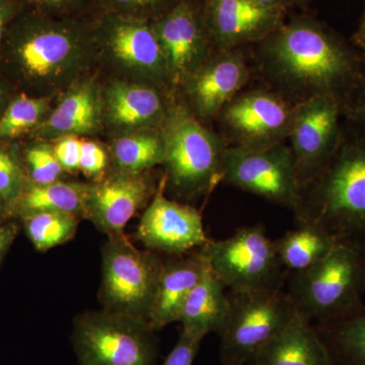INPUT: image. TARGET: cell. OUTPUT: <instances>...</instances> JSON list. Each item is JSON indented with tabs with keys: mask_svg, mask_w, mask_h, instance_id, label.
I'll list each match as a JSON object with an SVG mask.
<instances>
[{
	"mask_svg": "<svg viewBox=\"0 0 365 365\" xmlns=\"http://www.w3.org/2000/svg\"><path fill=\"white\" fill-rule=\"evenodd\" d=\"M261 43L270 71L306 98L317 95L339 98L359 76L349 48L311 16L292 19Z\"/></svg>",
	"mask_w": 365,
	"mask_h": 365,
	"instance_id": "obj_1",
	"label": "cell"
},
{
	"mask_svg": "<svg viewBox=\"0 0 365 365\" xmlns=\"http://www.w3.org/2000/svg\"><path fill=\"white\" fill-rule=\"evenodd\" d=\"M93 42V28L86 21L26 9L9 26L0 54L20 81L49 88L81 69Z\"/></svg>",
	"mask_w": 365,
	"mask_h": 365,
	"instance_id": "obj_2",
	"label": "cell"
},
{
	"mask_svg": "<svg viewBox=\"0 0 365 365\" xmlns=\"http://www.w3.org/2000/svg\"><path fill=\"white\" fill-rule=\"evenodd\" d=\"M299 223H312L338 240L365 235V143H343L328 165L302 187L294 212Z\"/></svg>",
	"mask_w": 365,
	"mask_h": 365,
	"instance_id": "obj_3",
	"label": "cell"
},
{
	"mask_svg": "<svg viewBox=\"0 0 365 365\" xmlns=\"http://www.w3.org/2000/svg\"><path fill=\"white\" fill-rule=\"evenodd\" d=\"M289 275L287 292L313 325L341 318L364 304V261L356 240H341L323 260Z\"/></svg>",
	"mask_w": 365,
	"mask_h": 365,
	"instance_id": "obj_4",
	"label": "cell"
},
{
	"mask_svg": "<svg viewBox=\"0 0 365 365\" xmlns=\"http://www.w3.org/2000/svg\"><path fill=\"white\" fill-rule=\"evenodd\" d=\"M163 141L170 185L182 197L207 193L222 181L227 148L184 108L165 116Z\"/></svg>",
	"mask_w": 365,
	"mask_h": 365,
	"instance_id": "obj_5",
	"label": "cell"
},
{
	"mask_svg": "<svg viewBox=\"0 0 365 365\" xmlns=\"http://www.w3.org/2000/svg\"><path fill=\"white\" fill-rule=\"evenodd\" d=\"M155 332L145 319L86 312L74 321L72 345L81 365H157Z\"/></svg>",
	"mask_w": 365,
	"mask_h": 365,
	"instance_id": "obj_6",
	"label": "cell"
},
{
	"mask_svg": "<svg viewBox=\"0 0 365 365\" xmlns=\"http://www.w3.org/2000/svg\"><path fill=\"white\" fill-rule=\"evenodd\" d=\"M201 250L228 292L279 289L289 274L262 225L239 228L227 239L209 240Z\"/></svg>",
	"mask_w": 365,
	"mask_h": 365,
	"instance_id": "obj_7",
	"label": "cell"
},
{
	"mask_svg": "<svg viewBox=\"0 0 365 365\" xmlns=\"http://www.w3.org/2000/svg\"><path fill=\"white\" fill-rule=\"evenodd\" d=\"M220 337L222 364L247 365L255 353L299 316L287 292H232Z\"/></svg>",
	"mask_w": 365,
	"mask_h": 365,
	"instance_id": "obj_8",
	"label": "cell"
},
{
	"mask_svg": "<svg viewBox=\"0 0 365 365\" xmlns=\"http://www.w3.org/2000/svg\"><path fill=\"white\" fill-rule=\"evenodd\" d=\"M163 265L158 254L137 249L124 232L108 237L101 287L105 309L148 322Z\"/></svg>",
	"mask_w": 365,
	"mask_h": 365,
	"instance_id": "obj_9",
	"label": "cell"
},
{
	"mask_svg": "<svg viewBox=\"0 0 365 365\" xmlns=\"http://www.w3.org/2000/svg\"><path fill=\"white\" fill-rule=\"evenodd\" d=\"M222 181L295 212L302 199V184L294 155L282 143L266 146L227 148Z\"/></svg>",
	"mask_w": 365,
	"mask_h": 365,
	"instance_id": "obj_10",
	"label": "cell"
},
{
	"mask_svg": "<svg viewBox=\"0 0 365 365\" xmlns=\"http://www.w3.org/2000/svg\"><path fill=\"white\" fill-rule=\"evenodd\" d=\"M339 98L333 96H313L294 108L288 136L302 189L318 176L339 148Z\"/></svg>",
	"mask_w": 365,
	"mask_h": 365,
	"instance_id": "obj_11",
	"label": "cell"
},
{
	"mask_svg": "<svg viewBox=\"0 0 365 365\" xmlns=\"http://www.w3.org/2000/svg\"><path fill=\"white\" fill-rule=\"evenodd\" d=\"M167 61L170 81H186L207 61L209 36L198 0H178L150 21Z\"/></svg>",
	"mask_w": 365,
	"mask_h": 365,
	"instance_id": "obj_12",
	"label": "cell"
},
{
	"mask_svg": "<svg viewBox=\"0 0 365 365\" xmlns=\"http://www.w3.org/2000/svg\"><path fill=\"white\" fill-rule=\"evenodd\" d=\"M95 39L128 68L148 78H169L167 61L150 21L101 14L93 25Z\"/></svg>",
	"mask_w": 365,
	"mask_h": 365,
	"instance_id": "obj_13",
	"label": "cell"
},
{
	"mask_svg": "<svg viewBox=\"0 0 365 365\" xmlns=\"http://www.w3.org/2000/svg\"><path fill=\"white\" fill-rule=\"evenodd\" d=\"M201 6L210 39L223 51L265 40L285 23L287 14L255 0H201Z\"/></svg>",
	"mask_w": 365,
	"mask_h": 365,
	"instance_id": "obj_14",
	"label": "cell"
},
{
	"mask_svg": "<svg viewBox=\"0 0 365 365\" xmlns=\"http://www.w3.org/2000/svg\"><path fill=\"white\" fill-rule=\"evenodd\" d=\"M138 239L150 251L170 256L191 253L209 241L198 210L163 193L155 195L141 216Z\"/></svg>",
	"mask_w": 365,
	"mask_h": 365,
	"instance_id": "obj_15",
	"label": "cell"
},
{
	"mask_svg": "<svg viewBox=\"0 0 365 365\" xmlns=\"http://www.w3.org/2000/svg\"><path fill=\"white\" fill-rule=\"evenodd\" d=\"M294 109L274 93L256 91L237 96L222 113L237 145L266 146L289 135Z\"/></svg>",
	"mask_w": 365,
	"mask_h": 365,
	"instance_id": "obj_16",
	"label": "cell"
},
{
	"mask_svg": "<svg viewBox=\"0 0 365 365\" xmlns=\"http://www.w3.org/2000/svg\"><path fill=\"white\" fill-rule=\"evenodd\" d=\"M150 185L143 174H117L86 187L85 218L108 237L123 234L129 220L150 195Z\"/></svg>",
	"mask_w": 365,
	"mask_h": 365,
	"instance_id": "obj_17",
	"label": "cell"
},
{
	"mask_svg": "<svg viewBox=\"0 0 365 365\" xmlns=\"http://www.w3.org/2000/svg\"><path fill=\"white\" fill-rule=\"evenodd\" d=\"M248 78V66L241 53L227 50L204 62L186 81L196 111L202 118H211L237 97Z\"/></svg>",
	"mask_w": 365,
	"mask_h": 365,
	"instance_id": "obj_18",
	"label": "cell"
},
{
	"mask_svg": "<svg viewBox=\"0 0 365 365\" xmlns=\"http://www.w3.org/2000/svg\"><path fill=\"white\" fill-rule=\"evenodd\" d=\"M207 258L199 249L191 253L170 256L163 261L157 290L148 322L155 331L178 322L182 304L203 274L207 270Z\"/></svg>",
	"mask_w": 365,
	"mask_h": 365,
	"instance_id": "obj_19",
	"label": "cell"
},
{
	"mask_svg": "<svg viewBox=\"0 0 365 365\" xmlns=\"http://www.w3.org/2000/svg\"><path fill=\"white\" fill-rule=\"evenodd\" d=\"M247 365H334L316 327L302 314L262 346Z\"/></svg>",
	"mask_w": 365,
	"mask_h": 365,
	"instance_id": "obj_20",
	"label": "cell"
},
{
	"mask_svg": "<svg viewBox=\"0 0 365 365\" xmlns=\"http://www.w3.org/2000/svg\"><path fill=\"white\" fill-rule=\"evenodd\" d=\"M230 311L227 287L208 267L182 304L178 322L182 331L205 337L209 333L220 335Z\"/></svg>",
	"mask_w": 365,
	"mask_h": 365,
	"instance_id": "obj_21",
	"label": "cell"
},
{
	"mask_svg": "<svg viewBox=\"0 0 365 365\" xmlns=\"http://www.w3.org/2000/svg\"><path fill=\"white\" fill-rule=\"evenodd\" d=\"M108 115L121 127L153 126L165 120V106L160 93L150 86L113 83L106 93Z\"/></svg>",
	"mask_w": 365,
	"mask_h": 365,
	"instance_id": "obj_22",
	"label": "cell"
},
{
	"mask_svg": "<svg viewBox=\"0 0 365 365\" xmlns=\"http://www.w3.org/2000/svg\"><path fill=\"white\" fill-rule=\"evenodd\" d=\"M101 121V101L97 88L85 83L71 91L58 107L37 126L42 137L68 136L91 133Z\"/></svg>",
	"mask_w": 365,
	"mask_h": 365,
	"instance_id": "obj_23",
	"label": "cell"
},
{
	"mask_svg": "<svg viewBox=\"0 0 365 365\" xmlns=\"http://www.w3.org/2000/svg\"><path fill=\"white\" fill-rule=\"evenodd\" d=\"M340 240L312 223L299 227L274 241L283 267L288 272H299L323 260Z\"/></svg>",
	"mask_w": 365,
	"mask_h": 365,
	"instance_id": "obj_24",
	"label": "cell"
},
{
	"mask_svg": "<svg viewBox=\"0 0 365 365\" xmlns=\"http://www.w3.org/2000/svg\"><path fill=\"white\" fill-rule=\"evenodd\" d=\"M314 326L334 365H365V304L341 318Z\"/></svg>",
	"mask_w": 365,
	"mask_h": 365,
	"instance_id": "obj_25",
	"label": "cell"
},
{
	"mask_svg": "<svg viewBox=\"0 0 365 365\" xmlns=\"http://www.w3.org/2000/svg\"><path fill=\"white\" fill-rule=\"evenodd\" d=\"M86 187L78 182L56 181L51 184L31 182L24 187L14 205L23 216L43 211H58L85 218Z\"/></svg>",
	"mask_w": 365,
	"mask_h": 365,
	"instance_id": "obj_26",
	"label": "cell"
},
{
	"mask_svg": "<svg viewBox=\"0 0 365 365\" xmlns=\"http://www.w3.org/2000/svg\"><path fill=\"white\" fill-rule=\"evenodd\" d=\"M113 153L119 172L129 174H143V170L163 163L165 160L163 137L151 132L118 138Z\"/></svg>",
	"mask_w": 365,
	"mask_h": 365,
	"instance_id": "obj_27",
	"label": "cell"
},
{
	"mask_svg": "<svg viewBox=\"0 0 365 365\" xmlns=\"http://www.w3.org/2000/svg\"><path fill=\"white\" fill-rule=\"evenodd\" d=\"M25 228L34 247L40 252L66 244L78 230V216L58 211H43L24 216Z\"/></svg>",
	"mask_w": 365,
	"mask_h": 365,
	"instance_id": "obj_28",
	"label": "cell"
},
{
	"mask_svg": "<svg viewBox=\"0 0 365 365\" xmlns=\"http://www.w3.org/2000/svg\"><path fill=\"white\" fill-rule=\"evenodd\" d=\"M49 103L50 98L47 97L21 95L14 98L0 116V138H16L37 127Z\"/></svg>",
	"mask_w": 365,
	"mask_h": 365,
	"instance_id": "obj_29",
	"label": "cell"
},
{
	"mask_svg": "<svg viewBox=\"0 0 365 365\" xmlns=\"http://www.w3.org/2000/svg\"><path fill=\"white\" fill-rule=\"evenodd\" d=\"M26 165L34 184L46 185L58 181L63 172L54 148L45 143L31 146L26 151Z\"/></svg>",
	"mask_w": 365,
	"mask_h": 365,
	"instance_id": "obj_30",
	"label": "cell"
},
{
	"mask_svg": "<svg viewBox=\"0 0 365 365\" xmlns=\"http://www.w3.org/2000/svg\"><path fill=\"white\" fill-rule=\"evenodd\" d=\"M178 0H95L101 14H121L151 21L174 6Z\"/></svg>",
	"mask_w": 365,
	"mask_h": 365,
	"instance_id": "obj_31",
	"label": "cell"
},
{
	"mask_svg": "<svg viewBox=\"0 0 365 365\" xmlns=\"http://www.w3.org/2000/svg\"><path fill=\"white\" fill-rule=\"evenodd\" d=\"M24 187L23 168L14 150L0 148V198L9 205H14Z\"/></svg>",
	"mask_w": 365,
	"mask_h": 365,
	"instance_id": "obj_32",
	"label": "cell"
},
{
	"mask_svg": "<svg viewBox=\"0 0 365 365\" xmlns=\"http://www.w3.org/2000/svg\"><path fill=\"white\" fill-rule=\"evenodd\" d=\"M26 9L58 16V18H76V13L85 6V0H21Z\"/></svg>",
	"mask_w": 365,
	"mask_h": 365,
	"instance_id": "obj_33",
	"label": "cell"
},
{
	"mask_svg": "<svg viewBox=\"0 0 365 365\" xmlns=\"http://www.w3.org/2000/svg\"><path fill=\"white\" fill-rule=\"evenodd\" d=\"M202 337L182 331L179 340L168 355L163 365H192L199 350Z\"/></svg>",
	"mask_w": 365,
	"mask_h": 365,
	"instance_id": "obj_34",
	"label": "cell"
},
{
	"mask_svg": "<svg viewBox=\"0 0 365 365\" xmlns=\"http://www.w3.org/2000/svg\"><path fill=\"white\" fill-rule=\"evenodd\" d=\"M107 153L93 141H83L79 170L88 177H98L107 167Z\"/></svg>",
	"mask_w": 365,
	"mask_h": 365,
	"instance_id": "obj_35",
	"label": "cell"
},
{
	"mask_svg": "<svg viewBox=\"0 0 365 365\" xmlns=\"http://www.w3.org/2000/svg\"><path fill=\"white\" fill-rule=\"evenodd\" d=\"M81 145H83V141L79 140L74 135H68L59 139L55 148H53L57 160L63 170L69 172L79 170Z\"/></svg>",
	"mask_w": 365,
	"mask_h": 365,
	"instance_id": "obj_36",
	"label": "cell"
},
{
	"mask_svg": "<svg viewBox=\"0 0 365 365\" xmlns=\"http://www.w3.org/2000/svg\"><path fill=\"white\" fill-rule=\"evenodd\" d=\"M25 9L21 0H0V48L9 26Z\"/></svg>",
	"mask_w": 365,
	"mask_h": 365,
	"instance_id": "obj_37",
	"label": "cell"
},
{
	"mask_svg": "<svg viewBox=\"0 0 365 365\" xmlns=\"http://www.w3.org/2000/svg\"><path fill=\"white\" fill-rule=\"evenodd\" d=\"M16 235V227L14 225H1L0 227V260L11 246Z\"/></svg>",
	"mask_w": 365,
	"mask_h": 365,
	"instance_id": "obj_38",
	"label": "cell"
},
{
	"mask_svg": "<svg viewBox=\"0 0 365 365\" xmlns=\"http://www.w3.org/2000/svg\"><path fill=\"white\" fill-rule=\"evenodd\" d=\"M255 1L260 2L264 6L277 7L281 9H287L290 6L288 0H255Z\"/></svg>",
	"mask_w": 365,
	"mask_h": 365,
	"instance_id": "obj_39",
	"label": "cell"
},
{
	"mask_svg": "<svg viewBox=\"0 0 365 365\" xmlns=\"http://www.w3.org/2000/svg\"><path fill=\"white\" fill-rule=\"evenodd\" d=\"M354 41L356 44L365 41V9L364 14H362L361 20H360L359 29H357L356 33H355Z\"/></svg>",
	"mask_w": 365,
	"mask_h": 365,
	"instance_id": "obj_40",
	"label": "cell"
},
{
	"mask_svg": "<svg viewBox=\"0 0 365 365\" xmlns=\"http://www.w3.org/2000/svg\"><path fill=\"white\" fill-rule=\"evenodd\" d=\"M354 114L365 123V91L364 95H362V98H360L359 102L356 103V106H355Z\"/></svg>",
	"mask_w": 365,
	"mask_h": 365,
	"instance_id": "obj_41",
	"label": "cell"
},
{
	"mask_svg": "<svg viewBox=\"0 0 365 365\" xmlns=\"http://www.w3.org/2000/svg\"><path fill=\"white\" fill-rule=\"evenodd\" d=\"M6 91L4 88V86H2V83H0V113H1L2 109L4 108V105H6Z\"/></svg>",
	"mask_w": 365,
	"mask_h": 365,
	"instance_id": "obj_42",
	"label": "cell"
},
{
	"mask_svg": "<svg viewBox=\"0 0 365 365\" xmlns=\"http://www.w3.org/2000/svg\"><path fill=\"white\" fill-rule=\"evenodd\" d=\"M311 1L312 0H288L290 6H306V4H309Z\"/></svg>",
	"mask_w": 365,
	"mask_h": 365,
	"instance_id": "obj_43",
	"label": "cell"
},
{
	"mask_svg": "<svg viewBox=\"0 0 365 365\" xmlns=\"http://www.w3.org/2000/svg\"><path fill=\"white\" fill-rule=\"evenodd\" d=\"M359 242L360 249H361L362 256H364V267H365V235L356 240Z\"/></svg>",
	"mask_w": 365,
	"mask_h": 365,
	"instance_id": "obj_44",
	"label": "cell"
},
{
	"mask_svg": "<svg viewBox=\"0 0 365 365\" xmlns=\"http://www.w3.org/2000/svg\"><path fill=\"white\" fill-rule=\"evenodd\" d=\"M359 47L360 48V50H361L362 55H364V60H365V41L364 42L359 43Z\"/></svg>",
	"mask_w": 365,
	"mask_h": 365,
	"instance_id": "obj_45",
	"label": "cell"
},
{
	"mask_svg": "<svg viewBox=\"0 0 365 365\" xmlns=\"http://www.w3.org/2000/svg\"><path fill=\"white\" fill-rule=\"evenodd\" d=\"M4 205H6V202L0 198V217H1L2 213H4Z\"/></svg>",
	"mask_w": 365,
	"mask_h": 365,
	"instance_id": "obj_46",
	"label": "cell"
},
{
	"mask_svg": "<svg viewBox=\"0 0 365 365\" xmlns=\"http://www.w3.org/2000/svg\"><path fill=\"white\" fill-rule=\"evenodd\" d=\"M222 365H234V364H222Z\"/></svg>",
	"mask_w": 365,
	"mask_h": 365,
	"instance_id": "obj_47",
	"label": "cell"
}]
</instances>
